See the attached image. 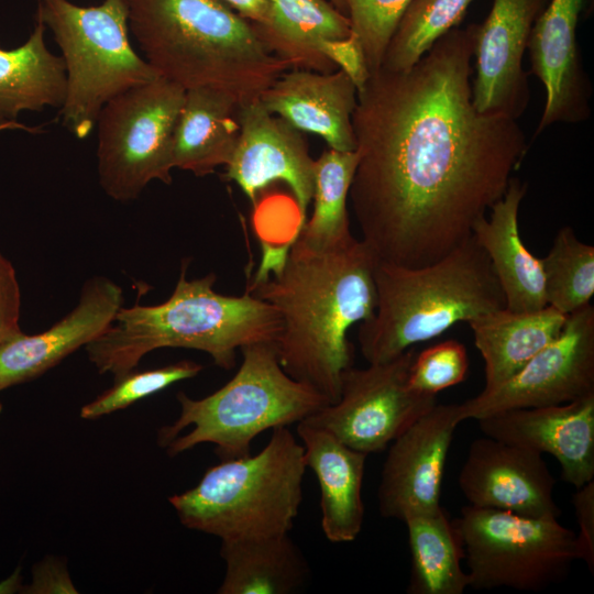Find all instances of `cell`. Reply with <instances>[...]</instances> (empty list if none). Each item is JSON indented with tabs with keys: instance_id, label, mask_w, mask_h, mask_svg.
<instances>
[{
	"instance_id": "cell-1",
	"label": "cell",
	"mask_w": 594,
	"mask_h": 594,
	"mask_svg": "<svg viewBox=\"0 0 594 594\" xmlns=\"http://www.w3.org/2000/svg\"><path fill=\"white\" fill-rule=\"evenodd\" d=\"M476 24L454 28L410 68L370 74L352 127L349 190L378 262L433 263L472 235L528 151L518 120L472 101Z\"/></svg>"
},
{
	"instance_id": "cell-2",
	"label": "cell",
	"mask_w": 594,
	"mask_h": 594,
	"mask_svg": "<svg viewBox=\"0 0 594 594\" xmlns=\"http://www.w3.org/2000/svg\"><path fill=\"white\" fill-rule=\"evenodd\" d=\"M376 262L354 237L319 251L293 241L274 276L254 279L246 289L280 317L275 348L283 370L330 404L339 399L342 374L353 366L346 333L375 310Z\"/></svg>"
},
{
	"instance_id": "cell-3",
	"label": "cell",
	"mask_w": 594,
	"mask_h": 594,
	"mask_svg": "<svg viewBox=\"0 0 594 594\" xmlns=\"http://www.w3.org/2000/svg\"><path fill=\"white\" fill-rule=\"evenodd\" d=\"M129 29L157 75L185 90L212 88L240 105L290 69L251 22L220 0H123Z\"/></svg>"
},
{
	"instance_id": "cell-4",
	"label": "cell",
	"mask_w": 594,
	"mask_h": 594,
	"mask_svg": "<svg viewBox=\"0 0 594 594\" xmlns=\"http://www.w3.org/2000/svg\"><path fill=\"white\" fill-rule=\"evenodd\" d=\"M216 275L187 279L186 264L169 298L158 305L121 309L111 324L86 345L100 374L114 380L132 372L147 353L162 348L202 351L231 370L237 351L254 343H274L282 321L277 310L249 292L227 296L213 290Z\"/></svg>"
},
{
	"instance_id": "cell-5",
	"label": "cell",
	"mask_w": 594,
	"mask_h": 594,
	"mask_svg": "<svg viewBox=\"0 0 594 594\" xmlns=\"http://www.w3.org/2000/svg\"><path fill=\"white\" fill-rule=\"evenodd\" d=\"M374 284L375 310L358 330L367 363L391 361L458 322L469 323L505 307L488 256L472 235L424 266L377 261Z\"/></svg>"
},
{
	"instance_id": "cell-6",
	"label": "cell",
	"mask_w": 594,
	"mask_h": 594,
	"mask_svg": "<svg viewBox=\"0 0 594 594\" xmlns=\"http://www.w3.org/2000/svg\"><path fill=\"white\" fill-rule=\"evenodd\" d=\"M240 351L242 363L221 388L199 399L177 393L179 415L157 433L169 457L201 443L215 444L220 460L245 457L261 432L298 424L330 404L283 370L274 343H254Z\"/></svg>"
},
{
	"instance_id": "cell-7",
	"label": "cell",
	"mask_w": 594,
	"mask_h": 594,
	"mask_svg": "<svg viewBox=\"0 0 594 594\" xmlns=\"http://www.w3.org/2000/svg\"><path fill=\"white\" fill-rule=\"evenodd\" d=\"M304 447L276 427L255 455L221 460L169 497L182 525L221 540L288 534L302 499Z\"/></svg>"
},
{
	"instance_id": "cell-8",
	"label": "cell",
	"mask_w": 594,
	"mask_h": 594,
	"mask_svg": "<svg viewBox=\"0 0 594 594\" xmlns=\"http://www.w3.org/2000/svg\"><path fill=\"white\" fill-rule=\"evenodd\" d=\"M36 19L52 31L62 51L66 92L61 117L78 139L91 133L109 100L160 77L130 42L123 0H103L96 7L37 0Z\"/></svg>"
},
{
	"instance_id": "cell-9",
	"label": "cell",
	"mask_w": 594,
	"mask_h": 594,
	"mask_svg": "<svg viewBox=\"0 0 594 594\" xmlns=\"http://www.w3.org/2000/svg\"><path fill=\"white\" fill-rule=\"evenodd\" d=\"M453 524L475 590H546L579 560L576 534L559 519L466 505Z\"/></svg>"
},
{
	"instance_id": "cell-10",
	"label": "cell",
	"mask_w": 594,
	"mask_h": 594,
	"mask_svg": "<svg viewBox=\"0 0 594 594\" xmlns=\"http://www.w3.org/2000/svg\"><path fill=\"white\" fill-rule=\"evenodd\" d=\"M185 91L157 77L102 107L96 123L97 170L109 197L131 201L152 180L172 183L174 131Z\"/></svg>"
},
{
	"instance_id": "cell-11",
	"label": "cell",
	"mask_w": 594,
	"mask_h": 594,
	"mask_svg": "<svg viewBox=\"0 0 594 594\" xmlns=\"http://www.w3.org/2000/svg\"><path fill=\"white\" fill-rule=\"evenodd\" d=\"M416 353L410 348L387 362L349 367L342 374L339 399L302 422L365 454L383 451L437 404L436 395L408 385Z\"/></svg>"
},
{
	"instance_id": "cell-12",
	"label": "cell",
	"mask_w": 594,
	"mask_h": 594,
	"mask_svg": "<svg viewBox=\"0 0 594 594\" xmlns=\"http://www.w3.org/2000/svg\"><path fill=\"white\" fill-rule=\"evenodd\" d=\"M594 394V307L568 315L556 340L501 385L459 404L460 417L569 403Z\"/></svg>"
},
{
	"instance_id": "cell-13",
	"label": "cell",
	"mask_w": 594,
	"mask_h": 594,
	"mask_svg": "<svg viewBox=\"0 0 594 594\" xmlns=\"http://www.w3.org/2000/svg\"><path fill=\"white\" fill-rule=\"evenodd\" d=\"M459 404H436L393 442L377 491L383 517L405 521L441 508V485Z\"/></svg>"
},
{
	"instance_id": "cell-14",
	"label": "cell",
	"mask_w": 594,
	"mask_h": 594,
	"mask_svg": "<svg viewBox=\"0 0 594 594\" xmlns=\"http://www.w3.org/2000/svg\"><path fill=\"white\" fill-rule=\"evenodd\" d=\"M593 0H548L528 40L531 70L546 91L534 139L556 123H579L591 116L592 87L582 63L578 26Z\"/></svg>"
},
{
	"instance_id": "cell-15",
	"label": "cell",
	"mask_w": 594,
	"mask_h": 594,
	"mask_svg": "<svg viewBox=\"0 0 594 594\" xmlns=\"http://www.w3.org/2000/svg\"><path fill=\"white\" fill-rule=\"evenodd\" d=\"M548 0H493L486 19L476 24L472 101L477 111L513 119L529 102L524 53L535 21Z\"/></svg>"
},
{
	"instance_id": "cell-16",
	"label": "cell",
	"mask_w": 594,
	"mask_h": 594,
	"mask_svg": "<svg viewBox=\"0 0 594 594\" xmlns=\"http://www.w3.org/2000/svg\"><path fill=\"white\" fill-rule=\"evenodd\" d=\"M240 134L226 166V179L234 182L255 202L257 193L275 180L293 190L301 224L312 200L315 160L300 131L271 113L260 98L239 106Z\"/></svg>"
},
{
	"instance_id": "cell-17",
	"label": "cell",
	"mask_w": 594,
	"mask_h": 594,
	"mask_svg": "<svg viewBox=\"0 0 594 594\" xmlns=\"http://www.w3.org/2000/svg\"><path fill=\"white\" fill-rule=\"evenodd\" d=\"M459 487L469 505L535 518L559 519L556 481L542 454L484 436L461 468Z\"/></svg>"
},
{
	"instance_id": "cell-18",
	"label": "cell",
	"mask_w": 594,
	"mask_h": 594,
	"mask_svg": "<svg viewBox=\"0 0 594 594\" xmlns=\"http://www.w3.org/2000/svg\"><path fill=\"white\" fill-rule=\"evenodd\" d=\"M484 436L548 453L575 488L594 479V394L550 406L517 408L477 420Z\"/></svg>"
},
{
	"instance_id": "cell-19",
	"label": "cell",
	"mask_w": 594,
	"mask_h": 594,
	"mask_svg": "<svg viewBox=\"0 0 594 594\" xmlns=\"http://www.w3.org/2000/svg\"><path fill=\"white\" fill-rule=\"evenodd\" d=\"M123 306L122 288L95 276L81 289L77 305L50 329L23 331L0 344V392L32 381L98 338Z\"/></svg>"
},
{
	"instance_id": "cell-20",
	"label": "cell",
	"mask_w": 594,
	"mask_h": 594,
	"mask_svg": "<svg viewBox=\"0 0 594 594\" xmlns=\"http://www.w3.org/2000/svg\"><path fill=\"white\" fill-rule=\"evenodd\" d=\"M260 101L296 130L322 138L329 148L355 151L352 114L358 91L341 69L332 73L288 69L262 92Z\"/></svg>"
},
{
	"instance_id": "cell-21",
	"label": "cell",
	"mask_w": 594,
	"mask_h": 594,
	"mask_svg": "<svg viewBox=\"0 0 594 594\" xmlns=\"http://www.w3.org/2000/svg\"><path fill=\"white\" fill-rule=\"evenodd\" d=\"M297 435L304 447L306 468L319 483L326 538L336 543L355 540L364 520L362 485L367 454L302 421L297 424Z\"/></svg>"
},
{
	"instance_id": "cell-22",
	"label": "cell",
	"mask_w": 594,
	"mask_h": 594,
	"mask_svg": "<svg viewBox=\"0 0 594 594\" xmlns=\"http://www.w3.org/2000/svg\"><path fill=\"white\" fill-rule=\"evenodd\" d=\"M527 184L513 177L504 196L481 218L472 237L487 254L512 311H536L547 306L541 258L532 255L521 241L518 229L520 204Z\"/></svg>"
},
{
	"instance_id": "cell-23",
	"label": "cell",
	"mask_w": 594,
	"mask_h": 594,
	"mask_svg": "<svg viewBox=\"0 0 594 594\" xmlns=\"http://www.w3.org/2000/svg\"><path fill=\"white\" fill-rule=\"evenodd\" d=\"M251 24L263 46L290 69L319 73L338 69L321 52L322 43L352 33L349 18L329 0H265L261 20Z\"/></svg>"
},
{
	"instance_id": "cell-24",
	"label": "cell",
	"mask_w": 594,
	"mask_h": 594,
	"mask_svg": "<svg viewBox=\"0 0 594 594\" xmlns=\"http://www.w3.org/2000/svg\"><path fill=\"white\" fill-rule=\"evenodd\" d=\"M239 101L212 88L185 91L173 139V166L206 176L227 166L235 150Z\"/></svg>"
},
{
	"instance_id": "cell-25",
	"label": "cell",
	"mask_w": 594,
	"mask_h": 594,
	"mask_svg": "<svg viewBox=\"0 0 594 594\" xmlns=\"http://www.w3.org/2000/svg\"><path fill=\"white\" fill-rule=\"evenodd\" d=\"M566 318L547 305L536 311L522 312L504 307L470 321L474 344L484 361L483 391L506 382L556 340Z\"/></svg>"
},
{
	"instance_id": "cell-26",
	"label": "cell",
	"mask_w": 594,
	"mask_h": 594,
	"mask_svg": "<svg viewBox=\"0 0 594 594\" xmlns=\"http://www.w3.org/2000/svg\"><path fill=\"white\" fill-rule=\"evenodd\" d=\"M220 557L226 571L219 594H292L309 576L289 532L221 540Z\"/></svg>"
},
{
	"instance_id": "cell-27",
	"label": "cell",
	"mask_w": 594,
	"mask_h": 594,
	"mask_svg": "<svg viewBox=\"0 0 594 594\" xmlns=\"http://www.w3.org/2000/svg\"><path fill=\"white\" fill-rule=\"evenodd\" d=\"M45 26L37 22L26 42L0 48V119L16 121L21 111H41L64 103L66 72L62 56L45 45Z\"/></svg>"
},
{
	"instance_id": "cell-28",
	"label": "cell",
	"mask_w": 594,
	"mask_h": 594,
	"mask_svg": "<svg viewBox=\"0 0 594 594\" xmlns=\"http://www.w3.org/2000/svg\"><path fill=\"white\" fill-rule=\"evenodd\" d=\"M410 550L409 594H462L469 587L463 548L444 509L405 521Z\"/></svg>"
},
{
	"instance_id": "cell-29",
	"label": "cell",
	"mask_w": 594,
	"mask_h": 594,
	"mask_svg": "<svg viewBox=\"0 0 594 594\" xmlns=\"http://www.w3.org/2000/svg\"><path fill=\"white\" fill-rule=\"evenodd\" d=\"M356 151L326 150L315 160L311 217L300 227L294 241L319 251L350 240V218L346 202L358 165Z\"/></svg>"
},
{
	"instance_id": "cell-30",
	"label": "cell",
	"mask_w": 594,
	"mask_h": 594,
	"mask_svg": "<svg viewBox=\"0 0 594 594\" xmlns=\"http://www.w3.org/2000/svg\"><path fill=\"white\" fill-rule=\"evenodd\" d=\"M547 305L570 315L590 304L594 295V246L562 227L547 256L541 258Z\"/></svg>"
},
{
	"instance_id": "cell-31",
	"label": "cell",
	"mask_w": 594,
	"mask_h": 594,
	"mask_svg": "<svg viewBox=\"0 0 594 594\" xmlns=\"http://www.w3.org/2000/svg\"><path fill=\"white\" fill-rule=\"evenodd\" d=\"M473 0H413L404 12L383 57L391 72L413 67L430 47L458 26Z\"/></svg>"
},
{
	"instance_id": "cell-32",
	"label": "cell",
	"mask_w": 594,
	"mask_h": 594,
	"mask_svg": "<svg viewBox=\"0 0 594 594\" xmlns=\"http://www.w3.org/2000/svg\"><path fill=\"white\" fill-rule=\"evenodd\" d=\"M201 370V364L183 360L158 369L143 372L132 371L114 380L112 387L82 406L80 417L92 420L124 409L135 402L154 395L177 382L195 377Z\"/></svg>"
},
{
	"instance_id": "cell-33",
	"label": "cell",
	"mask_w": 594,
	"mask_h": 594,
	"mask_svg": "<svg viewBox=\"0 0 594 594\" xmlns=\"http://www.w3.org/2000/svg\"><path fill=\"white\" fill-rule=\"evenodd\" d=\"M413 0H345L352 33L359 38L370 74L382 66L386 47Z\"/></svg>"
},
{
	"instance_id": "cell-34",
	"label": "cell",
	"mask_w": 594,
	"mask_h": 594,
	"mask_svg": "<svg viewBox=\"0 0 594 594\" xmlns=\"http://www.w3.org/2000/svg\"><path fill=\"white\" fill-rule=\"evenodd\" d=\"M468 371L466 349L461 342L450 339L416 353L408 385L418 393L437 395L463 382Z\"/></svg>"
},
{
	"instance_id": "cell-35",
	"label": "cell",
	"mask_w": 594,
	"mask_h": 594,
	"mask_svg": "<svg viewBox=\"0 0 594 594\" xmlns=\"http://www.w3.org/2000/svg\"><path fill=\"white\" fill-rule=\"evenodd\" d=\"M21 292L12 263L0 253V344L22 330Z\"/></svg>"
},
{
	"instance_id": "cell-36",
	"label": "cell",
	"mask_w": 594,
	"mask_h": 594,
	"mask_svg": "<svg viewBox=\"0 0 594 594\" xmlns=\"http://www.w3.org/2000/svg\"><path fill=\"white\" fill-rule=\"evenodd\" d=\"M321 52L338 69L344 72L360 91L370 77L362 45L354 33L344 40L327 41Z\"/></svg>"
},
{
	"instance_id": "cell-37",
	"label": "cell",
	"mask_w": 594,
	"mask_h": 594,
	"mask_svg": "<svg viewBox=\"0 0 594 594\" xmlns=\"http://www.w3.org/2000/svg\"><path fill=\"white\" fill-rule=\"evenodd\" d=\"M575 517L579 526L576 542L579 560L586 564L588 571L594 572V481H590L572 496Z\"/></svg>"
},
{
	"instance_id": "cell-38",
	"label": "cell",
	"mask_w": 594,
	"mask_h": 594,
	"mask_svg": "<svg viewBox=\"0 0 594 594\" xmlns=\"http://www.w3.org/2000/svg\"><path fill=\"white\" fill-rule=\"evenodd\" d=\"M24 593H77L65 563L53 557H46L33 569L32 583Z\"/></svg>"
},
{
	"instance_id": "cell-39",
	"label": "cell",
	"mask_w": 594,
	"mask_h": 594,
	"mask_svg": "<svg viewBox=\"0 0 594 594\" xmlns=\"http://www.w3.org/2000/svg\"><path fill=\"white\" fill-rule=\"evenodd\" d=\"M251 23L262 18L265 0H220Z\"/></svg>"
},
{
	"instance_id": "cell-40",
	"label": "cell",
	"mask_w": 594,
	"mask_h": 594,
	"mask_svg": "<svg viewBox=\"0 0 594 594\" xmlns=\"http://www.w3.org/2000/svg\"><path fill=\"white\" fill-rule=\"evenodd\" d=\"M14 129L25 130L28 132H40L41 131L40 128H30V127H26V125L18 122V121L1 120L0 119V132L3 131V130H14Z\"/></svg>"
},
{
	"instance_id": "cell-41",
	"label": "cell",
	"mask_w": 594,
	"mask_h": 594,
	"mask_svg": "<svg viewBox=\"0 0 594 594\" xmlns=\"http://www.w3.org/2000/svg\"><path fill=\"white\" fill-rule=\"evenodd\" d=\"M341 13L346 15L345 0H329ZM348 16V15H346Z\"/></svg>"
},
{
	"instance_id": "cell-42",
	"label": "cell",
	"mask_w": 594,
	"mask_h": 594,
	"mask_svg": "<svg viewBox=\"0 0 594 594\" xmlns=\"http://www.w3.org/2000/svg\"><path fill=\"white\" fill-rule=\"evenodd\" d=\"M1 413H2V404L0 402V415H1Z\"/></svg>"
}]
</instances>
